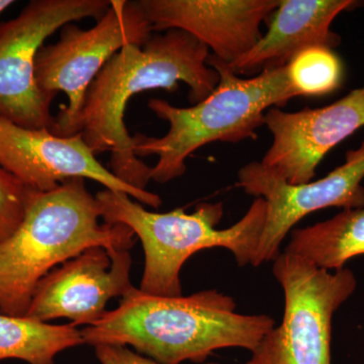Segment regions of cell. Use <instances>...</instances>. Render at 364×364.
Returning <instances> with one entry per match:
<instances>
[{"instance_id":"1","label":"cell","mask_w":364,"mask_h":364,"mask_svg":"<svg viewBox=\"0 0 364 364\" xmlns=\"http://www.w3.org/2000/svg\"><path fill=\"white\" fill-rule=\"evenodd\" d=\"M208 56L207 46L176 28L153 35L142 47L127 46L88 87L72 135L82 134L95 155L109 152L112 173L133 188L147 191L152 167L134 153L133 136L124 121L129 102L146 90L172 92L181 81L191 90V102L198 104L219 85V74L207 64Z\"/></svg>"},{"instance_id":"2","label":"cell","mask_w":364,"mask_h":364,"mask_svg":"<svg viewBox=\"0 0 364 364\" xmlns=\"http://www.w3.org/2000/svg\"><path fill=\"white\" fill-rule=\"evenodd\" d=\"M217 289L188 296H157L135 287L117 308L81 330L85 344L132 346L162 364L205 363L215 350L252 352L275 326L267 315H242Z\"/></svg>"},{"instance_id":"3","label":"cell","mask_w":364,"mask_h":364,"mask_svg":"<svg viewBox=\"0 0 364 364\" xmlns=\"http://www.w3.org/2000/svg\"><path fill=\"white\" fill-rule=\"evenodd\" d=\"M100 205L85 178L33 191L25 219L0 243V313L26 317L41 280L86 249L130 250L135 234L122 224H100Z\"/></svg>"},{"instance_id":"4","label":"cell","mask_w":364,"mask_h":364,"mask_svg":"<svg viewBox=\"0 0 364 364\" xmlns=\"http://www.w3.org/2000/svg\"><path fill=\"white\" fill-rule=\"evenodd\" d=\"M207 64L218 72L220 81L202 102L191 107H174L159 98L148 102L151 111L169 124V131L161 138L141 133L133 136L136 157H158L151 181L166 183L183 176L186 159L208 144L256 140V131L264 124L265 112L298 97L287 66L241 78L214 55L210 54Z\"/></svg>"},{"instance_id":"5","label":"cell","mask_w":364,"mask_h":364,"mask_svg":"<svg viewBox=\"0 0 364 364\" xmlns=\"http://www.w3.org/2000/svg\"><path fill=\"white\" fill-rule=\"evenodd\" d=\"M95 198L105 223L124 225L142 243L145 267L139 289L157 296H182L181 268L198 251L228 249L239 267L252 265L267 221V203L261 198L226 229L215 228L224 215L222 203H200L193 214L183 208L159 214L107 188Z\"/></svg>"},{"instance_id":"6","label":"cell","mask_w":364,"mask_h":364,"mask_svg":"<svg viewBox=\"0 0 364 364\" xmlns=\"http://www.w3.org/2000/svg\"><path fill=\"white\" fill-rule=\"evenodd\" d=\"M272 272L284 291V318L246 364H331L333 316L355 291V275L314 267L286 251L273 260Z\"/></svg>"},{"instance_id":"7","label":"cell","mask_w":364,"mask_h":364,"mask_svg":"<svg viewBox=\"0 0 364 364\" xmlns=\"http://www.w3.org/2000/svg\"><path fill=\"white\" fill-rule=\"evenodd\" d=\"M152 36V26L136 1L112 0L93 28L83 30L68 23L56 44L43 46L36 58L37 85L53 97L63 91L69 102L55 117L52 133L72 136L86 91L105 64L123 48L142 47Z\"/></svg>"},{"instance_id":"8","label":"cell","mask_w":364,"mask_h":364,"mask_svg":"<svg viewBox=\"0 0 364 364\" xmlns=\"http://www.w3.org/2000/svg\"><path fill=\"white\" fill-rule=\"evenodd\" d=\"M112 0H33L16 18L0 21V116L18 126L51 131L55 97L37 85L36 58L45 40L72 21H100Z\"/></svg>"},{"instance_id":"9","label":"cell","mask_w":364,"mask_h":364,"mask_svg":"<svg viewBox=\"0 0 364 364\" xmlns=\"http://www.w3.org/2000/svg\"><path fill=\"white\" fill-rule=\"evenodd\" d=\"M364 141L349 150L345 162L324 178L291 184L273 176L260 162L244 165L237 186L267 203V221L252 267L273 261L282 241L306 215L327 208H364Z\"/></svg>"},{"instance_id":"10","label":"cell","mask_w":364,"mask_h":364,"mask_svg":"<svg viewBox=\"0 0 364 364\" xmlns=\"http://www.w3.org/2000/svg\"><path fill=\"white\" fill-rule=\"evenodd\" d=\"M0 165L41 193L56 188L67 179L85 178L148 207L162 205L159 196L129 186L98 162L80 133L57 136L48 129L23 128L0 116Z\"/></svg>"},{"instance_id":"11","label":"cell","mask_w":364,"mask_h":364,"mask_svg":"<svg viewBox=\"0 0 364 364\" xmlns=\"http://www.w3.org/2000/svg\"><path fill=\"white\" fill-rule=\"evenodd\" d=\"M264 124L272 143L261 165L287 183H308L327 153L364 126V86L327 107L293 112L272 107Z\"/></svg>"},{"instance_id":"12","label":"cell","mask_w":364,"mask_h":364,"mask_svg":"<svg viewBox=\"0 0 364 364\" xmlns=\"http://www.w3.org/2000/svg\"><path fill=\"white\" fill-rule=\"evenodd\" d=\"M130 250L86 249L41 280L26 317L48 323L66 318L70 324H95L107 313L109 299L133 289Z\"/></svg>"},{"instance_id":"13","label":"cell","mask_w":364,"mask_h":364,"mask_svg":"<svg viewBox=\"0 0 364 364\" xmlns=\"http://www.w3.org/2000/svg\"><path fill=\"white\" fill-rule=\"evenodd\" d=\"M155 31L181 30L232 64L262 37L279 0H138Z\"/></svg>"},{"instance_id":"14","label":"cell","mask_w":364,"mask_h":364,"mask_svg":"<svg viewBox=\"0 0 364 364\" xmlns=\"http://www.w3.org/2000/svg\"><path fill=\"white\" fill-rule=\"evenodd\" d=\"M358 6L354 0H279L268 30L250 51L229 64L237 75L251 76L287 66L298 53L310 47H338L341 37L333 32L335 18Z\"/></svg>"},{"instance_id":"15","label":"cell","mask_w":364,"mask_h":364,"mask_svg":"<svg viewBox=\"0 0 364 364\" xmlns=\"http://www.w3.org/2000/svg\"><path fill=\"white\" fill-rule=\"evenodd\" d=\"M286 252L314 267L339 270L364 255V208L343 210L327 221L293 231Z\"/></svg>"},{"instance_id":"16","label":"cell","mask_w":364,"mask_h":364,"mask_svg":"<svg viewBox=\"0 0 364 364\" xmlns=\"http://www.w3.org/2000/svg\"><path fill=\"white\" fill-rule=\"evenodd\" d=\"M83 344L81 330L72 324L52 325L0 313V361L55 364L62 351Z\"/></svg>"},{"instance_id":"17","label":"cell","mask_w":364,"mask_h":364,"mask_svg":"<svg viewBox=\"0 0 364 364\" xmlns=\"http://www.w3.org/2000/svg\"><path fill=\"white\" fill-rule=\"evenodd\" d=\"M287 67L289 82L299 97H322L338 90L343 65L338 55L327 47H310L298 53Z\"/></svg>"},{"instance_id":"18","label":"cell","mask_w":364,"mask_h":364,"mask_svg":"<svg viewBox=\"0 0 364 364\" xmlns=\"http://www.w3.org/2000/svg\"><path fill=\"white\" fill-rule=\"evenodd\" d=\"M33 191L0 165V243L21 226Z\"/></svg>"},{"instance_id":"19","label":"cell","mask_w":364,"mask_h":364,"mask_svg":"<svg viewBox=\"0 0 364 364\" xmlns=\"http://www.w3.org/2000/svg\"><path fill=\"white\" fill-rule=\"evenodd\" d=\"M95 356L100 364H162L134 352L126 346L98 345L95 347ZM203 364H219L207 363Z\"/></svg>"},{"instance_id":"20","label":"cell","mask_w":364,"mask_h":364,"mask_svg":"<svg viewBox=\"0 0 364 364\" xmlns=\"http://www.w3.org/2000/svg\"><path fill=\"white\" fill-rule=\"evenodd\" d=\"M14 4L13 0H0V14L4 13L9 6H13Z\"/></svg>"}]
</instances>
